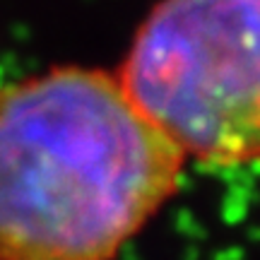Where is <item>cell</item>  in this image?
<instances>
[{
    "mask_svg": "<svg viewBox=\"0 0 260 260\" xmlns=\"http://www.w3.org/2000/svg\"><path fill=\"white\" fill-rule=\"evenodd\" d=\"M183 167L109 70L58 65L0 84V260H113Z\"/></svg>",
    "mask_w": 260,
    "mask_h": 260,
    "instance_id": "obj_1",
    "label": "cell"
},
{
    "mask_svg": "<svg viewBox=\"0 0 260 260\" xmlns=\"http://www.w3.org/2000/svg\"><path fill=\"white\" fill-rule=\"evenodd\" d=\"M113 75L186 159L260 167V0H159Z\"/></svg>",
    "mask_w": 260,
    "mask_h": 260,
    "instance_id": "obj_2",
    "label": "cell"
}]
</instances>
